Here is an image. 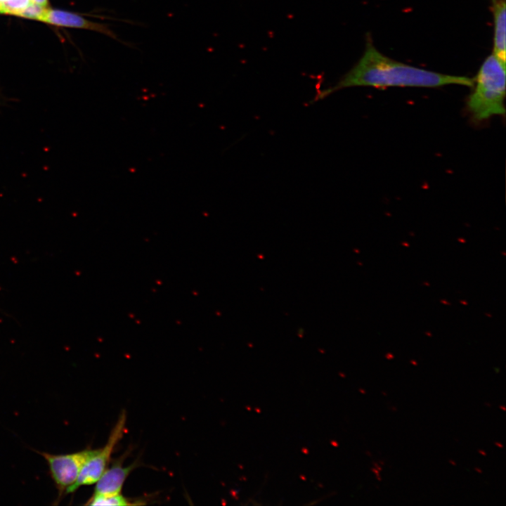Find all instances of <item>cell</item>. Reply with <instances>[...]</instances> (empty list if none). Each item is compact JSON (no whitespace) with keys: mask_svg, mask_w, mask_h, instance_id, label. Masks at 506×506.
<instances>
[{"mask_svg":"<svg viewBox=\"0 0 506 506\" xmlns=\"http://www.w3.org/2000/svg\"><path fill=\"white\" fill-rule=\"evenodd\" d=\"M451 84L472 88L474 79L442 74L393 60L380 53L368 34L365 51L358 61L335 85L321 90L314 100L352 86L436 88Z\"/></svg>","mask_w":506,"mask_h":506,"instance_id":"1","label":"cell"},{"mask_svg":"<svg viewBox=\"0 0 506 506\" xmlns=\"http://www.w3.org/2000/svg\"><path fill=\"white\" fill-rule=\"evenodd\" d=\"M505 63L493 53L481 64L467 100V111L474 122L505 115Z\"/></svg>","mask_w":506,"mask_h":506,"instance_id":"2","label":"cell"},{"mask_svg":"<svg viewBox=\"0 0 506 506\" xmlns=\"http://www.w3.org/2000/svg\"><path fill=\"white\" fill-rule=\"evenodd\" d=\"M98 449H84L68 454H51L38 452L46 461L49 472L58 491V503L67 490L73 485L88 459L96 453Z\"/></svg>","mask_w":506,"mask_h":506,"instance_id":"3","label":"cell"},{"mask_svg":"<svg viewBox=\"0 0 506 506\" xmlns=\"http://www.w3.org/2000/svg\"><path fill=\"white\" fill-rule=\"evenodd\" d=\"M126 421L125 411H122L113 427L105 445L98 449L83 465L75 483L66 491L65 494L74 493L82 486L95 484L108 468L112 453L117 443L122 438Z\"/></svg>","mask_w":506,"mask_h":506,"instance_id":"4","label":"cell"},{"mask_svg":"<svg viewBox=\"0 0 506 506\" xmlns=\"http://www.w3.org/2000/svg\"><path fill=\"white\" fill-rule=\"evenodd\" d=\"M43 22L57 26L93 30L114 39H117V36L108 25L89 20L78 14L68 11L48 8Z\"/></svg>","mask_w":506,"mask_h":506,"instance_id":"5","label":"cell"},{"mask_svg":"<svg viewBox=\"0 0 506 506\" xmlns=\"http://www.w3.org/2000/svg\"><path fill=\"white\" fill-rule=\"evenodd\" d=\"M136 467V462L124 467L121 462H116L108 467L96 482L93 493L103 495L121 493L126 478Z\"/></svg>","mask_w":506,"mask_h":506,"instance_id":"6","label":"cell"},{"mask_svg":"<svg viewBox=\"0 0 506 506\" xmlns=\"http://www.w3.org/2000/svg\"><path fill=\"white\" fill-rule=\"evenodd\" d=\"M505 7V0H491V10L494 21L493 53L504 63L506 62Z\"/></svg>","mask_w":506,"mask_h":506,"instance_id":"7","label":"cell"},{"mask_svg":"<svg viewBox=\"0 0 506 506\" xmlns=\"http://www.w3.org/2000/svg\"><path fill=\"white\" fill-rule=\"evenodd\" d=\"M86 504L89 505L120 506L136 505V503L130 502L128 498L123 496L121 493L108 495L93 493Z\"/></svg>","mask_w":506,"mask_h":506,"instance_id":"8","label":"cell"},{"mask_svg":"<svg viewBox=\"0 0 506 506\" xmlns=\"http://www.w3.org/2000/svg\"><path fill=\"white\" fill-rule=\"evenodd\" d=\"M30 3V0H8L0 2V13L19 15Z\"/></svg>","mask_w":506,"mask_h":506,"instance_id":"9","label":"cell"},{"mask_svg":"<svg viewBox=\"0 0 506 506\" xmlns=\"http://www.w3.org/2000/svg\"><path fill=\"white\" fill-rule=\"evenodd\" d=\"M48 8V7H44L37 4L30 2L18 16L43 22Z\"/></svg>","mask_w":506,"mask_h":506,"instance_id":"10","label":"cell"},{"mask_svg":"<svg viewBox=\"0 0 506 506\" xmlns=\"http://www.w3.org/2000/svg\"><path fill=\"white\" fill-rule=\"evenodd\" d=\"M30 2L37 4L44 7H48V0H30Z\"/></svg>","mask_w":506,"mask_h":506,"instance_id":"11","label":"cell"},{"mask_svg":"<svg viewBox=\"0 0 506 506\" xmlns=\"http://www.w3.org/2000/svg\"><path fill=\"white\" fill-rule=\"evenodd\" d=\"M372 471L377 475H379V471H378L376 468H372Z\"/></svg>","mask_w":506,"mask_h":506,"instance_id":"12","label":"cell"},{"mask_svg":"<svg viewBox=\"0 0 506 506\" xmlns=\"http://www.w3.org/2000/svg\"><path fill=\"white\" fill-rule=\"evenodd\" d=\"M374 465H375V468H376L378 471H381V470H382V467H381L380 466H379L378 464L375 463Z\"/></svg>","mask_w":506,"mask_h":506,"instance_id":"13","label":"cell"},{"mask_svg":"<svg viewBox=\"0 0 506 506\" xmlns=\"http://www.w3.org/2000/svg\"><path fill=\"white\" fill-rule=\"evenodd\" d=\"M495 446H498V447H500V448H502V447H503V446H502V444L501 443L495 442Z\"/></svg>","mask_w":506,"mask_h":506,"instance_id":"14","label":"cell"},{"mask_svg":"<svg viewBox=\"0 0 506 506\" xmlns=\"http://www.w3.org/2000/svg\"><path fill=\"white\" fill-rule=\"evenodd\" d=\"M479 453H481L482 455H486V453L483 450H479Z\"/></svg>","mask_w":506,"mask_h":506,"instance_id":"15","label":"cell"},{"mask_svg":"<svg viewBox=\"0 0 506 506\" xmlns=\"http://www.w3.org/2000/svg\"><path fill=\"white\" fill-rule=\"evenodd\" d=\"M386 357H387V358L390 359V358H392L394 356H393L392 355H391V353H387V354L386 355Z\"/></svg>","mask_w":506,"mask_h":506,"instance_id":"16","label":"cell"},{"mask_svg":"<svg viewBox=\"0 0 506 506\" xmlns=\"http://www.w3.org/2000/svg\"><path fill=\"white\" fill-rule=\"evenodd\" d=\"M475 470H476L477 472H479V473H482V470L478 468V467H475Z\"/></svg>","mask_w":506,"mask_h":506,"instance_id":"17","label":"cell"},{"mask_svg":"<svg viewBox=\"0 0 506 506\" xmlns=\"http://www.w3.org/2000/svg\"><path fill=\"white\" fill-rule=\"evenodd\" d=\"M449 462H450V464H452L453 465H456V462H454V461L452 460H449Z\"/></svg>","mask_w":506,"mask_h":506,"instance_id":"18","label":"cell"},{"mask_svg":"<svg viewBox=\"0 0 506 506\" xmlns=\"http://www.w3.org/2000/svg\"><path fill=\"white\" fill-rule=\"evenodd\" d=\"M376 477H377V479L378 481H381V480H382V479H381V477H380L379 475H377Z\"/></svg>","mask_w":506,"mask_h":506,"instance_id":"19","label":"cell"},{"mask_svg":"<svg viewBox=\"0 0 506 506\" xmlns=\"http://www.w3.org/2000/svg\"><path fill=\"white\" fill-rule=\"evenodd\" d=\"M500 408H501V409H502V410H504V411L505 410V407H503V406H500Z\"/></svg>","mask_w":506,"mask_h":506,"instance_id":"20","label":"cell"},{"mask_svg":"<svg viewBox=\"0 0 506 506\" xmlns=\"http://www.w3.org/2000/svg\"><path fill=\"white\" fill-rule=\"evenodd\" d=\"M411 363H413L414 365H417V363L415 361H411Z\"/></svg>","mask_w":506,"mask_h":506,"instance_id":"21","label":"cell"},{"mask_svg":"<svg viewBox=\"0 0 506 506\" xmlns=\"http://www.w3.org/2000/svg\"><path fill=\"white\" fill-rule=\"evenodd\" d=\"M486 404L487 406H491V404H490V403H486Z\"/></svg>","mask_w":506,"mask_h":506,"instance_id":"22","label":"cell"},{"mask_svg":"<svg viewBox=\"0 0 506 506\" xmlns=\"http://www.w3.org/2000/svg\"><path fill=\"white\" fill-rule=\"evenodd\" d=\"M8 1V0H0V2H4V1Z\"/></svg>","mask_w":506,"mask_h":506,"instance_id":"23","label":"cell"},{"mask_svg":"<svg viewBox=\"0 0 506 506\" xmlns=\"http://www.w3.org/2000/svg\"><path fill=\"white\" fill-rule=\"evenodd\" d=\"M382 394H383L384 396L387 395V394H386L385 392H382Z\"/></svg>","mask_w":506,"mask_h":506,"instance_id":"24","label":"cell"}]
</instances>
